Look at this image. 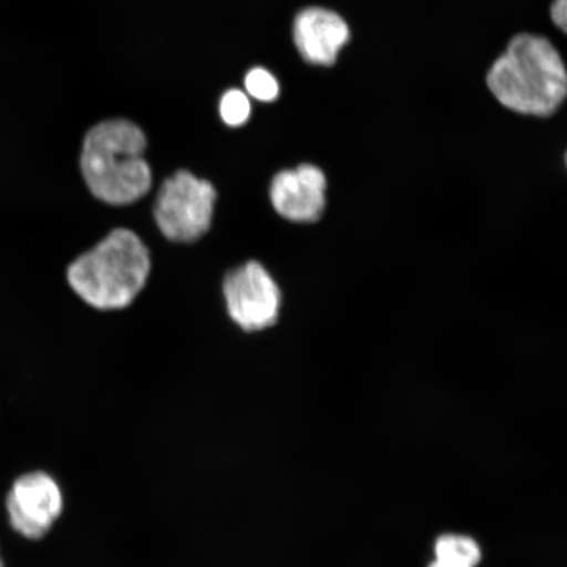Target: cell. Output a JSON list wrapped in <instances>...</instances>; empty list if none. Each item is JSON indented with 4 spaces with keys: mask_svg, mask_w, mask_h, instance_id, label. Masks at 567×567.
<instances>
[{
    "mask_svg": "<svg viewBox=\"0 0 567 567\" xmlns=\"http://www.w3.org/2000/svg\"><path fill=\"white\" fill-rule=\"evenodd\" d=\"M219 112H221L226 124L239 126L250 117L251 105L243 91L231 90L224 95L221 104H219Z\"/></svg>",
    "mask_w": 567,
    "mask_h": 567,
    "instance_id": "10",
    "label": "cell"
},
{
    "mask_svg": "<svg viewBox=\"0 0 567 567\" xmlns=\"http://www.w3.org/2000/svg\"><path fill=\"white\" fill-rule=\"evenodd\" d=\"M246 90L260 102H274L279 95V83L267 70L257 68L246 76Z\"/></svg>",
    "mask_w": 567,
    "mask_h": 567,
    "instance_id": "11",
    "label": "cell"
},
{
    "mask_svg": "<svg viewBox=\"0 0 567 567\" xmlns=\"http://www.w3.org/2000/svg\"><path fill=\"white\" fill-rule=\"evenodd\" d=\"M152 260L136 233L113 230L68 268L71 289L99 310L130 307L146 286Z\"/></svg>",
    "mask_w": 567,
    "mask_h": 567,
    "instance_id": "3",
    "label": "cell"
},
{
    "mask_svg": "<svg viewBox=\"0 0 567 567\" xmlns=\"http://www.w3.org/2000/svg\"><path fill=\"white\" fill-rule=\"evenodd\" d=\"M550 16L553 21L563 32H566L567 25V0H555L551 4Z\"/></svg>",
    "mask_w": 567,
    "mask_h": 567,
    "instance_id": "12",
    "label": "cell"
},
{
    "mask_svg": "<svg viewBox=\"0 0 567 567\" xmlns=\"http://www.w3.org/2000/svg\"><path fill=\"white\" fill-rule=\"evenodd\" d=\"M436 559L474 567L481 561L480 545L473 538L460 535H443L435 543Z\"/></svg>",
    "mask_w": 567,
    "mask_h": 567,
    "instance_id": "9",
    "label": "cell"
},
{
    "mask_svg": "<svg viewBox=\"0 0 567 567\" xmlns=\"http://www.w3.org/2000/svg\"><path fill=\"white\" fill-rule=\"evenodd\" d=\"M429 567H470V566L452 564V563L441 561V559H436V561L432 563Z\"/></svg>",
    "mask_w": 567,
    "mask_h": 567,
    "instance_id": "13",
    "label": "cell"
},
{
    "mask_svg": "<svg viewBox=\"0 0 567 567\" xmlns=\"http://www.w3.org/2000/svg\"><path fill=\"white\" fill-rule=\"evenodd\" d=\"M486 81L496 101L522 115L548 117L567 94L561 54L548 39L528 33L515 35Z\"/></svg>",
    "mask_w": 567,
    "mask_h": 567,
    "instance_id": "1",
    "label": "cell"
},
{
    "mask_svg": "<svg viewBox=\"0 0 567 567\" xmlns=\"http://www.w3.org/2000/svg\"><path fill=\"white\" fill-rule=\"evenodd\" d=\"M226 309L234 322L247 332L271 328L278 321L281 292L278 284L258 261L233 269L225 276Z\"/></svg>",
    "mask_w": 567,
    "mask_h": 567,
    "instance_id": "5",
    "label": "cell"
},
{
    "mask_svg": "<svg viewBox=\"0 0 567 567\" xmlns=\"http://www.w3.org/2000/svg\"><path fill=\"white\" fill-rule=\"evenodd\" d=\"M328 182L321 168L301 165L274 177L269 197L272 207L288 221L316 223L323 215Z\"/></svg>",
    "mask_w": 567,
    "mask_h": 567,
    "instance_id": "7",
    "label": "cell"
},
{
    "mask_svg": "<svg viewBox=\"0 0 567 567\" xmlns=\"http://www.w3.org/2000/svg\"><path fill=\"white\" fill-rule=\"evenodd\" d=\"M216 188L182 169L163 182L154 204L155 223L167 239L194 244L210 229Z\"/></svg>",
    "mask_w": 567,
    "mask_h": 567,
    "instance_id": "4",
    "label": "cell"
},
{
    "mask_svg": "<svg viewBox=\"0 0 567 567\" xmlns=\"http://www.w3.org/2000/svg\"><path fill=\"white\" fill-rule=\"evenodd\" d=\"M293 35L303 60L315 65L330 66L349 41L350 30L337 12L313 7L297 16Z\"/></svg>",
    "mask_w": 567,
    "mask_h": 567,
    "instance_id": "8",
    "label": "cell"
},
{
    "mask_svg": "<svg viewBox=\"0 0 567 567\" xmlns=\"http://www.w3.org/2000/svg\"><path fill=\"white\" fill-rule=\"evenodd\" d=\"M146 138L125 120L99 124L84 138L81 168L91 194L105 204L124 207L152 188L153 175L144 158Z\"/></svg>",
    "mask_w": 567,
    "mask_h": 567,
    "instance_id": "2",
    "label": "cell"
},
{
    "mask_svg": "<svg viewBox=\"0 0 567 567\" xmlns=\"http://www.w3.org/2000/svg\"><path fill=\"white\" fill-rule=\"evenodd\" d=\"M0 567H4L3 563H2V559H0Z\"/></svg>",
    "mask_w": 567,
    "mask_h": 567,
    "instance_id": "14",
    "label": "cell"
},
{
    "mask_svg": "<svg viewBox=\"0 0 567 567\" xmlns=\"http://www.w3.org/2000/svg\"><path fill=\"white\" fill-rule=\"evenodd\" d=\"M6 506L12 528L30 540H40L61 516L63 496L52 476L33 472L13 482Z\"/></svg>",
    "mask_w": 567,
    "mask_h": 567,
    "instance_id": "6",
    "label": "cell"
}]
</instances>
